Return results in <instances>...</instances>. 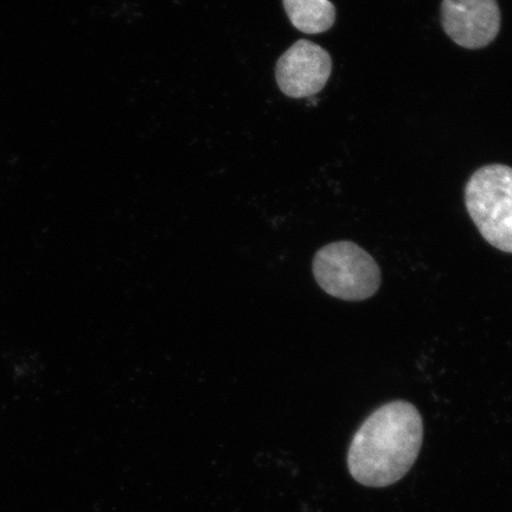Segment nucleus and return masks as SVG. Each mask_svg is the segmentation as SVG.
Returning a JSON list of instances; mask_svg holds the SVG:
<instances>
[{
	"label": "nucleus",
	"mask_w": 512,
	"mask_h": 512,
	"mask_svg": "<svg viewBox=\"0 0 512 512\" xmlns=\"http://www.w3.org/2000/svg\"><path fill=\"white\" fill-rule=\"evenodd\" d=\"M424 439V422L412 403H386L363 422L351 441V476L370 488L392 485L411 470Z\"/></svg>",
	"instance_id": "1"
},
{
	"label": "nucleus",
	"mask_w": 512,
	"mask_h": 512,
	"mask_svg": "<svg viewBox=\"0 0 512 512\" xmlns=\"http://www.w3.org/2000/svg\"><path fill=\"white\" fill-rule=\"evenodd\" d=\"M465 203L483 238L512 254V168L490 164L475 171L466 184Z\"/></svg>",
	"instance_id": "2"
},
{
	"label": "nucleus",
	"mask_w": 512,
	"mask_h": 512,
	"mask_svg": "<svg viewBox=\"0 0 512 512\" xmlns=\"http://www.w3.org/2000/svg\"><path fill=\"white\" fill-rule=\"evenodd\" d=\"M312 270L326 293L345 302L369 299L381 285L379 264L351 241H338L320 248L313 259Z\"/></svg>",
	"instance_id": "3"
},
{
	"label": "nucleus",
	"mask_w": 512,
	"mask_h": 512,
	"mask_svg": "<svg viewBox=\"0 0 512 512\" xmlns=\"http://www.w3.org/2000/svg\"><path fill=\"white\" fill-rule=\"evenodd\" d=\"M497 0H443L441 25L458 46L476 50L488 47L501 30Z\"/></svg>",
	"instance_id": "4"
},
{
	"label": "nucleus",
	"mask_w": 512,
	"mask_h": 512,
	"mask_svg": "<svg viewBox=\"0 0 512 512\" xmlns=\"http://www.w3.org/2000/svg\"><path fill=\"white\" fill-rule=\"evenodd\" d=\"M332 73L331 56L318 44L300 40L280 57L275 78L288 98L303 99L318 94Z\"/></svg>",
	"instance_id": "5"
},
{
	"label": "nucleus",
	"mask_w": 512,
	"mask_h": 512,
	"mask_svg": "<svg viewBox=\"0 0 512 512\" xmlns=\"http://www.w3.org/2000/svg\"><path fill=\"white\" fill-rule=\"evenodd\" d=\"M284 8L293 27L304 34H323L336 22V8L330 0H284Z\"/></svg>",
	"instance_id": "6"
}]
</instances>
